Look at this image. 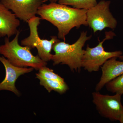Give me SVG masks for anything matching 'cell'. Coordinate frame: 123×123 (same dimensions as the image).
I'll return each mask as SVG.
<instances>
[{
	"label": "cell",
	"instance_id": "15",
	"mask_svg": "<svg viewBox=\"0 0 123 123\" xmlns=\"http://www.w3.org/2000/svg\"><path fill=\"white\" fill-rule=\"evenodd\" d=\"M38 70V73L37 74L43 78L64 81L63 78L60 76L58 74L55 73L52 69L46 67V66L42 67Z\"/></svg>",
	"mask_w": 123,
	"mask_h": 123
},
{
	"label": "cell",
	"instance_id": "16",
	"mask_svg": "<svg viewBox=\"0 0 123 123\" xmlns=\"http://www.w3.org/2000/svg\"><path fill=\"white\" fill-rule=\"evenodd\" d=\"M119 121L121 123H123V112L121 115L119 119Z\"/></svg>",
	"mask_w": 123,
	"mask_h": 123
},
{
	"label": "cell",
	"instance_id": "1",
	"mask_svg": "<svg viewBox=\"0 0 123 123\" xmlns=\"http://www.w3.org/2000/svg\"><path fill=\"white\" fill-rule=\"evenodd\" d=\"M87 10L78 9L56 2L44 4L39 7L37 14L56 27L58 38L65 41V37L74 27L87 26Z\"/></svg>",
	"mask_w": 123,
	"mask_h": 123
},
{
	"label": "cell",
	"instance_id": "12",
	"mask_svg": "<svg viewBox=\"0 0 123 123\" xmlns=\"http://www.w3.org/2000/svg\"><path fill=\"white\" fill-rule=\"evenodd\" d=\"M36 78L39 79L40 85L44 86L49 93L52 91L62 94L64 93L69 89V87L64 81L57 80L45 79L36 74Z\"/></svg>",
	"mask_w": 123,
	"mask_h": 123
},
{
	"label": "cell",
	"instance_id": "3",
	"mask_svg": "<svg viewBox=\"0 0 123 123\" xmlns=\"http://www.w3.org/2000/svg\"><path fill=\"white\" fill-rule=\"evenodd\" d=\"M20 31H18L12 40L5 38L4 44L0 46V54L11 64L20 68H32L38 70L47 65L38 55L35 56L31 52V48L28 46H21L18 43Z\"/></svg>",
	"mask_w": 123,
	"mask_h": 123
},
{
	"label": "cell",
	"instance_id": "17",
	"mask_svg": "<svg viewBox=\"0 0 123 123\" xmlns=\"http://www.w3.org/2000/svg\"><path fill=\"white\" fill-rule=\"evenodd\" d=\"M50 2H56L58 0H49Z\"/></svg>",
	"mask_w": 123,
	"mask_h": 123
},
{
	"label": "cell",
	"instance_id": "13",
	"mask_svg": "<svg viewBox=\"0 0 123 123\" xmlns=\"http://www.w3.org/2000/svg\"><path fill=\"white\" fill-rule=\"evenodd\" d=\"M58 3L78 9L88 10L95 6L97 0H58Z\"/></svg>",
	"mask_w": 123,
	"mask_h": 123
},
{
	"label": "cell",
	"instance_id": "18",
	"mask_svg": "<svg viewBox=\"0 0 123 123\" xmlns=\"http://www.w3.org/2000/svg\"><path fill=\"white\" fill-rule=\"evenodd\" d=\"M119 58L121 60L123 61V55H121L119 57Z\"/></svg>",
	"mask_w": 123,
	"mask_h": 123
},
{
	"label": "cell",
	"instance_id": "6",
	"mask_svg": "<svg viewBox=\"0 0 123 123\" xmlns=\"http://www.w3.org/2000/svg\"><path fill=\"white\" fill-rule=\"evenodd\" d=\"M110 1L102 0L87 10L86 22L94 33L101 31L107 28H116L117 21L110 11Z\"/></svg>",
	"mask_w": 123,
	"mask_h": 123
},
{
	"label": "cell",
	"instance_id": "2",
	"mask_svg": "<svg viewBox=\"0 0 123 123\" xmlns=\"http://www.w3.org/2000/svg\"><path fill=\"white\" fill-rule=\"evenodd\" d=\"M91 37V36L87 35L86 31H84L81 33L77 41L72 44L60 40L56 42L52 47L55 52L51 60L53 65H66L73 72H80L85 51L83 48Z\"/></svg>",
	"mask_w": 123,
	"mask_h": 123
},
{
	"label": "cell",
	"instance_id": "14",
	"mask_svg": "<svg viewBox=\"0 0 123 123\" xmlns=\"http://www.w3.org/2000/svg\"><path fill=\"white\" fill-rule=\"evenodd\" d=\"M107 90L111 93L123 94V74L106 84Z\"/></svg>",
	"mask_w": 123,
	"mask_h": 123
},
{
	"label": "cell",
	"instance_id": "7",
	"mask_svg": "<svg viewBox=\"0 0 123 123\" xmlns=\"http://www.w3.org/2000/svg\"><path fill=\"white\" fill-rule=\"evenodd\" d=\"M121 95L119 94L103 95L96 91L92 93V101L101 116L111 121H119L123 112Z\"/></svg>",
	"mask_w": 123,
	"mask_h": 123
},
{
	"label": "cell",
	"instance_id": "10",
	"mask_svg": "<svg viewBox=\"0 0 123 123\" xmlns=\"http://www.w3.org/2000/svg\"><path fill=\"white\" fill-rule=\"evenodd\" d=\"M117 58L109 59L101 66L102 75L96 86V91L101 90L108 82L123 74V61L117 60Z\"/></svg>",
	"mask_w": 123,
	"mask_h": 123
},
{
	"label": "cell",
	"instance_id": "4",
	"mask_svg": "<svg viewBox=\"0 0 123 123\" xmlns=\"http://www.w3.org/2000/svg\"><path fill=\"white\" fill-rule=\"evenodd\" d=\"M115 35L112 31L105 32V37L99 42L96 47L90 48L87 45L84 51L82 59V67L89 72H97L107 60L113 57H119L123 55L120 51H106L104 50L103 44L107 40L112 39Z\"/></svg>",
	"mask_w": 123,
	"mask_h": 123
},
{
	"label": "cell",
	"instance_id": "11",
	"mask_svg": "<svg viewBox=\"0 0 123 123\" xmlns=\"http://www.w3.org/2000/svg\"><path fill=\"white\" fill-rule=\"evenodd\" d=\"M20 24L15 14L0 2V38L16 35Z\"/></svg>",
	"mask_w": 123,
	"mask_h": 123
},
{
	"label": "cell",
	"instance_id": "5",
	"mask_svg": "<svg viewBox=\"0 0 123 123\" xmlns=\"http://www.w3.org/2000/svg\"><path fill=\"white\" fill-rule=\"evenodd\" d=\"M41 19V18L35 16L28 21L27 23L30 29V35L22 40L21 43L22 46L37 49L38 56L47 62L51 60L53 55L51 52L53 44L59 40L56 36L51 37L50 40L42 39L40 37L38 26L40 24Z\"/></svg>",
	"mask_w": 123,
	"mask_h": 123
},
{
	"label": "cell",
	"instance_id": "9",
	"mask_svg": "<svg viewBox=\"0 0 123 123\" xmlns=\"http://www.w3.org/2000/svg\"><path fill=\"white\" fill-rule=\"evenodd\" d=\"M0 61L4 66L6 70L5 77L0 83V91H9L18 96H20V92L15 86L17 79L21 75L32 72L34 68H20L14 66L4 56H0Z\"/></svg>",
	"mask_w": 123,
	"mask_h": 123
},
{
	"label": "cell",
	"instance_id": "8",
	"mask_svg": "<svg viewBox=\"0 0 123 123\" xmlns=\"http://www.w3.org/2000/svg\"><path fill=\"white\" fill-rule=\"evenodd\" d=\"M46 0H0V2L11 10L20 20L27 23L36 16L38 10Z\"/></svg>",
	"mask_w": 123,
	"mask_h": 123
}]
</instances>
